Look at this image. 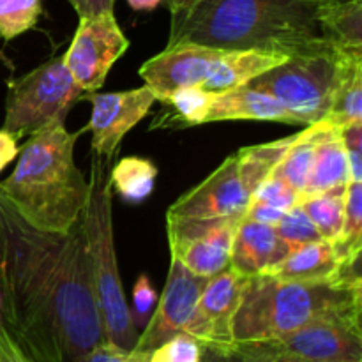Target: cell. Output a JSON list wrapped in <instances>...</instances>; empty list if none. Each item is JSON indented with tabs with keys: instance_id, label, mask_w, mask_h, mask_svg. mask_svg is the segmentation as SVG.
Instances as JSON below:
<instances>
[{
	"instance_id": "18",
	"label": "cell",
	"mask_w": 362,
	"mask_h": 362,
	"mask_svg": "<svg viewBox=\"0 0 362 362\" xmlns=\"http://www.w3.org/2000/svg\"><path fill=\"white\" fill-rule=\"evenodd\" d=\"M341 274H361V271H349L343 267L334 244L317 240L297 246L267 272V276L283 281H325Z\"/></svg>"
},
{
	"instance_id": "8",
	"label": "cell",
	"mask_w": 362,
	"mask_h": 362,
	"mask_svg": "<svg viewBox=\"0 0 362 362\" xmlns=\"http://www.w3.org/2000/svg\"><path fill=\"white\" fill-rule=\"evenodd\" d=\"M64 64V57H53L30 73L7 80L4 131L16 140L34 136L39 131L64 124L69 110L85 99Z\"/></svg>"
},
{
	"instance_id": "13",
	"label": "cell",
	"mask_w": 362,
	"mask_h": 362,
	"mask_svg": "<svg viewBox=\"0 0 362 362\" xmlns=\"http://www.w3.org/2000/svg\"><path fill=\"white\" fill-rule=\"evenodd\" d=\"M247 345L313 362H362V325L320 320L276 339Z\"/></svg>"
},
{
	"instance_id": "27",
	"label": "cell",
	"mask_w": 362,
	"mask_h": 362,
	"mask_svg": "<svg viewBox=\"0 0 362 362\" xmlns=\"http://www.w3.org/2000/svg\"><path fill=\"white\" fill-rule=\"evenodd\" d=\"M42 0H0V37L13 41L37 27Z\"/></svg>"
},
{
	"instance_id": "16",
	"label": "cell",
	"mask_w": 362,
	"mask_h": 362,
	"mask_svg": "<svg viewBox=\"0 0 362 362\" xmlns=\"http://www.w3.org/2000/svg\"><path fill=\"white\" fill-rule=\"evenodd\" d=\"M290 251L276 226L243 218L233 235L228 267L243 278L267 274Z\"/></svg>"
},
{
	"instance_id": "1",
	"label": "cell",
	"mask_w": 362,
	"mask_h": 362,
	"mask_svg": "<svg viewBox=\"0 0 362 362\" xmlns=\"http://www.w3.org/2000/svg\"><path fill=\"white\" fill-rule=\"evenodd\" d=\"M0 296L2 325L27 362H81L108 341L80 219L42 232L0 198Z\"/></svg>"
},
{
	"instance_id": "25",
	"label": "cell",
	"mask_w": 362,
	"mask_h": 362,
	"mask_svg": "<svg viewBox=\"0 0 362 362\" xmlns=\"http://www.w3.org/2000/svg\"><path fill=\"white\" fill-rule=\"evenodd\" d=\"M292 140L293 136H286L281 140L269 141V144L244 147L237 152L240 175H243L244 182L247 184L251 193H255L258 186L272 175Z\"/></svg>"
},
{
	"instance_id": "6",
	"label": "cell",
	"mask_w": 362,
	"mask_h": 362,
	"mask_svg": "<svg viewBox=\"0 0 362 362\" xmlns=\"http://www.w3.org/2000/svg\"><path fill=\"white\" fill-rule=\"evenodd\" d=\"M288 57L260 49H223L194 42L168 45L140 67L156 101L179 87H197L223 94L283 64Z\"/></svg>"
},
{
	"instance_id": "34",
	"label": "cell",
	"mask_w": 362,
	"mask_h": 362,
	"mask_svg": "<svg viewBox=\"0 0 362 362\" xmlns=\"http://www.w3.org/2000/svg\"><path fill=\"white\" fill-rule=\"evenodd\" d=\"M283 214H285V211H281V209L271 207V205L265 204H258V202H250V207H247L244 218L251 219V221L264 223V225L276 226L281 221Z\"/></svg>"
},
{
	"instance_id": "7",
	"label": "cell",
	"mask_w": 362,
	"mask_h": 362,
	"mask_svg": "<svg viewBox=\"0 0 362 362\" xmlns=\"http://www.w3.org/2000/svg\"><path fill=\"white\" fill-rule=\"evenodd\" d=\"M359 66L362 55L332 46L324 52L288 57L247 85L269 92L299 119L300 126H310L327 117L339 85Z\"/></svg>"
},
{
	"instance_id": "20",
	"label": "cell",
	"mask_w": 362,
	"mask_h": 362,
	"mask_svg": "<svg viewBox=\"0 0 362 362\" xmlns=\"http://www.w3.org/2000/svg\"><path fill=\"white\" fill-rule=\"evenodd\" d=\"M320 28L336 48L362 55V0H325Z\"/></svg>"
},
{
	"instance_id": "33",
	"label": "cell",
	"mask_w": 362,
	"mask_h": 362,
	"mask_svg": "<svg viewBox=\"0 0 362 362\" xmlns=\"http://www.w3.org/2000/svg\"><path fill=\"white\" fill-rule=\"evenodd\" d=\"M148 354L134 352V350L129 352V350L120 349L110 341H103L92 350H88L81 362H147Z\"/></svg>"
},
{
	"instance_id": "32",
	"label": "cell",
	"mask_w": 362,
	"mask_h": 362,
	"mask_svg": "<svg viewBox=\"0 0 362 362\" xmlns=\"http://www.w3.org/2000/svg\"><path fill=\"white\" fill-rule=\"evenodd\" d=\"M350 182H362V122L341 127Z\"/></svg>"
},
{
	"instance_id": "35",
	"label": "cell",
	"mask_w": 362,
	"mask_h": 362,
	"mask_svg": "<svg viewBox=\"0 0 362 362\" xmlns=\"http://www.w3.org/2000/svg\"><path fill=\"white\" fill-rule=\"evenodd\" d=\"M76 11L78 18H94L99 14L113 13L115 0H67Z\"/></svg>"
},
{
	"instance_id": "26",
	"label": "cell",
	"mask_w": 362,
	"mask_h": 362,
	"mask_svg": "<svg viewBox=\"0 0 362 362\" xmlns=\"http://www.w3.org/2000/svg\"><path fill=\"white\" fill-rule=\"evenodd\" d=\"M324 120L338 127L362 122V66L356 67L339 85Z\"/></svg>"
},
{
	"instance_id": "38",
	"label": "cell",
	"mask_w": 362,
	"mask_h": 362,
	"mask_svg": "<svg viewBox=\"0 0 362 362\" xmlns=\"http://www.w3.org/2000/svg\"><path fill=\"white\" fill-rule=\"evenodd\" d=\"M200 362H244L243 356L235 350H218L211 349V346L202 345V359Z\"/></svg>"
},
{
	"instance_id": "15",
	"label": "cell",
	"mask_w": 362,
	"mask_h": 362,
	"mask_svg": "<svg viewBox=\"0 0 362 362\" xmlns=\"http://www.w3.org/2000/svg\"><path fill=\"white\" fill-rule=\"evenodd\" d=\"M247 278H243L226 267L209 278L200 300H198L197 318L189 334L204 346L218 350H232L233 318L239 310Z\"/></svg>"
},
{
	"instance_id": "22",
	"label": "cell",
	"mask_w": 362,
	"mask_h": 362,
	"mask_svg": "<svg viewBox=\"0 0 362 362\" xmlns=\"http://www.w3.org/2000/svg\"><path fill=\"white\" fill-rule=\"evenodd\" d=\"M216 92L189 85L179 87L161 99L163 105L168 106L166 115L163 113V122L154 124L152 127H193L205 124L212 103L216 99Z\"/></svg>"
},
{
	"instance_id": "11",
	"label": "cell",
	"mask_w": 362,
	"mask_h": 362,
	"mask_svg": "<svg viewBox=\"0 0 362 362\" xmlns=\"http://www.w3.org/2000/svg\"><path fill=\"white\" fill-rule=\"evenodd\" d=\"M207 281L209 278L193 274L177 258H172L163 296L144 332L138 336L134 352L148 354L179 332L189 334L197 318L198 300Z\"/></svg>"
},
{
	"instance_id": "21",
	"label": "cell",
	"mask_w": 362,
	"mask_h": 362,
	"mask_svg": "<svg viewBox=\"0 0 362 362\" xmlns=\"http://www.w3.org/2000/svg\"><path fill=\"white\" fill-rule=\"evenodd\" d=\"M324 127L325 120H318V122L306 126L303 133L293 134L292 144L288 145L281 161L278 163V166L272 172L274 175L286 180L293 189L299 191L300 197H303V191L306 187L311 165H313L315 147H317L318 140L324 133Z\"/></svg>"
},
{
	"instance_id": "12",
	"label": "cell",
	"mask_w": 362,
	"mask_h": 362,
	"mask_svg": "<svg viewBox=\"0 0 362 362\" xmlns=\"http://www.w3.org/2000/svg\"><path fill=\"white\" fill-rule=\"evenodd\" d=\"M253 193L244 182L237 152L166 212V219H243Z\"/></svg>"
},
{
	"instance_id": "4",
	"label": "cell",
	"mask_w": 362,
	"mask_h": 362,
	"mask_svg": "<svg viewBox=\"0 0 362 362\" xmlns=\"http://www.w3.org/2000/svg\"><path fill=\"white\" fill-rule=\"evenodd\" d=\"M320 320L362 325V276L325 281H283L260 274L247 278L233 318V343L276 339Z\"/></svg>"
},
{
	"instance_id": "10",
	"label": "cell",
	"mask_w": 362,
	"mask_h": 362,
	"mask_svg": "<svg viewBox=\"0 0 362 362\" xmlns=\"http://www.w3.org/2000/svg\"><path fill=\"white\" fill-rule=\"evenodd\" d=\"M240 219H166L170 251L193 274L212 278L230 264Z\"/></svg>"
},
{
	"instance_id": "28",
	"label": "cell",
	"mask_w": 362,
	"mask_h": 362,
	"mask_svg": "<svg viewBox=\"0 0 362 362\" xmlns=\"http://www.w3.org/2000/svg\"><path fill=\"white\" fill-rule=\"evenodd\" d=\"M279 237L288 244L290 247L303 246L308 243H317L322 240L320 233L317 232L315 225L311 223V219L308 218V214L304 212V209L299 204L293 205L292 209L283 214L281 221L276 225Z\"/></svg>"
},
{
	"instance_id": "24",
	"label": "cell",
	"mask_w": 362,
	"mask_h": 362,
	"mask_svg": "<svg viewBox=\"0 0 362 362\" xmlns=\"http://www.w3.org/2000/svg\"><path fill=\"white\" fill-rule=\"evenodd\" d=\"M346 186L332 187L320 194L306 197L299 202L300 207L311 219L317 232L320 233L322 240L334 244L339 239L343 226V214H345V198Z\"/></svg>"
},
{
	"instance_id": "40",
	"label": "cell",
	"mask_w": 362,
	"mask_h": 362,
	"mask_svg": "<svg viewBox=\"0 0 362 362\" xmlns=\"http://www.w3.org/2000/svg\"><path fill=\"white\" fill-rule=\"evenodd\" d=\"M165 0H127L133 11H154L158 9Z\"/></svg>"
},
{
	"instance_id": "31",
	"label": "cell",
	"mask_w": 362,
	"mask_h": 362,
	"mask_svg": "<svg viewBox=\"0 0 362 362\" xmlns=\"http://www.w3.org/2000/svg\"><path fill=\"white\" fill-rule=\"evenodd\" d=\"M158 293L152 286L151 279L145 274L138 276L136 283L133 286V306H129L131 318L136 329H145V325L151 320L156 306H158Z\"/></svg>"
},
{
	"instance_id": "30",
	"label": "cell",
	"mask_w": 362,
	"mask_h": 362,
	"mask_svg": "<svg viewBox=\"0 0 362 362\" xmlns=\"http://www.w3.org/2000/svg\"><path fill=\"white\" fill-rule=\"evenodd\" d=\"M251 202H258V204L271 205V207L281 209V211H288L293 205H297L300 202L299 191L293 189L286 180H283L281 177L274 175L272 173L267 180L258 186V189L255 191Z\"/></svg>"
},
{
	"instance_id": "9",
	"label": "cell",
	"mask_w": 362,
	"mask_h": 362,
	"mask_svg": "<svg viewBox=\"0 0 362 362\" xmlns=\"http://www.w3.org/2000/svg\"><path fill=\"white\" fill-rule=\"evenodd\" d=\"M129 48V39L117 23L113 13L80 18L64 64L78 87L87 94L103 87L113 64Z\"/></svg>"
},
{
	"instance_id": "19",
	"label": "cell",
	"mask_w": 362,
	"mask_h": 362,
	"mask_svg": "<svg viewBox=\"0 0 362 362\" xmlns=\"http://www.w3.org/2000/svg\"><path fill=\"white\" fill-rule=\"evenodd\" d=\"M350 182L349 165H346L345 147L341 141V127L325 120L324 133L315 147L313 165L303 191L300 200L313 194H320L332 187L345 186Z\"/></svg>"
},
{
	"instance_id": "36",
	"label": "cell",
	"mask_w": 362,
	"mask_h": 362,
	"mask_svg": "<svg viewBox=\"0 0 362 362\" xmlns=\"http://www.w3.org/2000/svg\"><path fill=\"white\" fill-rule=\"evenodd\" d=\"M0 362H27L2 324H0Z\"/></svg>"
},
{
	"instance_id": "2",
	"label": "cell",
	"mask_w": 362,
	"mask_h": 362,
	"mask_svg": "<svg viewBox=\"0 0 362 362\" xmlns=\"http://www.w3.org/2000/svg\"><path fill=\"white\" fill-rule=\"evenodd\" d=\"M325 0H202L172 25L168 45L194 42L223 49H260L285 57L334 45L320 28Z\"/></svg>"
},
{
	"instance_id": "41",
	"label": "cell",
	"mask_w": 362,
	"mask_h": 362,
	"mask_svg": "<svg viewBox=\"0 0 362 362\" xmlns=\"http://www.w3.org/2000/svg\"><path fill=\"white\" fill-rule=\"evenodd\" d=\"M0 324H2V296H0Z\"/></svg>"
},
{
	"instance_id": "14",
	"label": "cell",
	"mask_w": 362,
	"mask_h": 362,
	"mask_svg": "<svg viewBox=\"0 0 362 362\" xmlns=\"http://www.w3.org/2000/svg\"><path fill=\"white\" fill-rule=\"evenodd\" d=\"M85 99L92 103L87 126L92 131V152L103 158H115L124 136L145 119L156 103L154 92L147 85L108 94L90 92Z\"/></svg>"
},
{
	"instance_id": "17",
	"label": "cell",
	"mask_w": 362,
	"mask_h": 362,
	"mask_svg": "<svg viewBox=\"0 0 362 362\" xmlns=\"http://www.w3.org/2000/svg\"><path fill=\"white\" fill-rule=\"evenodd\" d=\"M219 120H264L300 126L299 119L285 108L278 99L262 88L244 83L228 92L216 95L205 124Z\"/></svg>"
},
{
	"instance_id": "37",
	"label": "cell",
	"mask_w": 362,
	"mask_h": 362,
	"mask_svg": "<svg viewBox=\"0 0 362 362\" xmlns=\"http://www.w3.org/2000/svg\"><path fill=\"white\" fill-rule=\"evenodd\" d=\"M18 140L7 131L0 129V172L18 156Z\"/></svg>"
},
{
	"instance_id": "5",
	"label": "cell",
	"mask_w": 362,
	"mask_h": 362,
	"mask_svg": "<svg viewBox=\"0 0 362 362\" xmlns=\"http://www.w3.org/2000/svg\"><path fill=\"white\" fill-rule=\"evenodd\" d=\"M113 158L92 154L90 179L80 221L87 240L92 286L98 299L99 315L106 339L124 350H133L138 332L129 313L122 279L117 264L112 218V172Z\"/></svg>"
},
{
	"instance_id": "39",
	"label": "cell",
	"mask_w": 362,
	"mask_h": 362,
	"mask_svg": "<svg viewBox=\"0 0 362 362\" xmlns=\"http://www.w3.org/2000/svg\"><path fill=\"white\" fill-rule=\"evenodd\" d=\"M168 6L170 14H172V25L182 20L184 16L191 13L202 0H165Z\"/></svg>"
},
{
	"instance_id": "3",
	"label": "cell",
	"mask_w": 362,
	"mask_h": 362,
	"mask_svg": "<svg viewBox=\"0 0 362 362\" xmlns=\"http://www.w3.org/2000/svg\"><path fill=\"white\" fill-rule=\"evenodd\" d=\"M78 136L64 124L39 131L20 148L13 173L0 182V198L34 228L66 233L80 219L88 180L74 163Z\"/></svg>"
},
{
	"instance_id": "29",
	"label": "cell",
	"mask_w": 362,
	"mask_h": 362,
	"mask_svg": "<svg viewBox=\"0 0 362 362\" xmlns=\"http://www.w3.org/2000/svg\"><path fill=\"white\" fill-rule=\"evenodd\" d=\"M202 343L187 332H179L156 346L147 362H200Z\"/></svg>"
},
{
	"instance_id": "23",
	"label": "cell",
	"mask_w": 362,
	"mask_h": 362,
	"mask_svg": "<svg viewBox=\"0 0 362 362\" xmlns=\"http://www.w3.org/2000/svg\"><path fill=\"white\" fill-rule=\"evenodd\" d=\"M158 168L144 158H124L110 172L112 189L129 204H141L154 191Z\"/></svg>"
}]
</instances>
